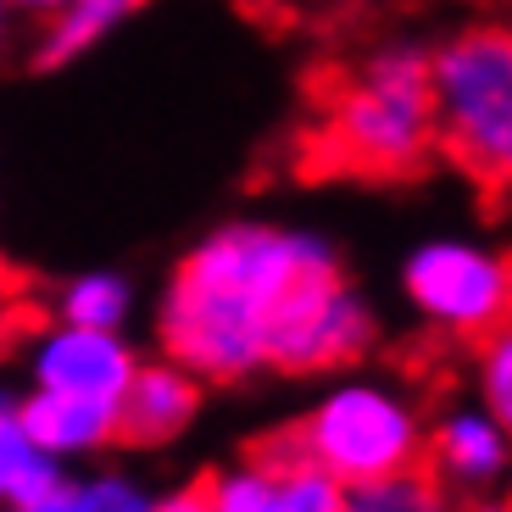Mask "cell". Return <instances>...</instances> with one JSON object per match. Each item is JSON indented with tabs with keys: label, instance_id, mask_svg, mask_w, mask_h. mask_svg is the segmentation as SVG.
I'll list each match as a JSON object with an SVG mask.
<instances>
[{
	"label": "cell",
	"instance_id": "cell-16",
	"mask_svg": "<svg viewBox=\"0 0 512 512\" xmlns=\"http://www.w3.org/2000/svg\"><path fill=\"white\" fill-rule=\"evenodd\" d=\"M0 512H95L90 507V479H62L51 496L23 501V507H0Z\"/></svg>",
	"mask_w": 512,
	"mask_h": 512
},
{
	"label": "cell",
	"instance_id": "cell-10",
	"mask_svg": "<svg viewBox=\"0 0 512 512\" xmlns=\"http://www.w3.org/2000/svg\"><path fill=\"white\" fill-rule=\"evenodd\" d=\"M17 418H23V435L34 440L45 457L62 462V468L73 457H95V451L117 446V407H106V401L28 390V396L17 401Z\"/></svg>",
	"mask_w": 512,
	"mask_h": 512
},
{
	"label": "cell",
	"instance_id": "cell-2",
	"mask_svg": "<svg viewBox=\"0 0 512 512\" xmlns=\"http://www.w3.org/2000/svg\"><path fill=\"white\" fill-rule=\"evenodd\" d=\"M435 101H429V45L379 39L340 73L323 101L318 156L357 179H407L435 162Z\"/></svg>",
	"mask_w": 512,
	"mask_h": 512
},
{
	"label": "cell",
	"instance_id": "cell-8",
	"mask_svg": "<svg viewBox=\"0 0 512 512\" xmlns=\"http://www.w3.org/2000/svg\"><path fill=\"white\" fill-rule=\"evenodd\" d=\"M201 401H206V384L195 373H184L167 357H151V362L140 357L123 401H117V446H134V451L173 446L201 418Z\"/></svg>",
	"mask_w": 512,
	"mask_h": 512
},
{
	"label": "cell",
	"instance_id": "cell-6",
	"mask_svg": "<svg viewBox=\"0 0 512 512\" xmlns=\"http://www.w3.org/2000/svg\"><path fill=\"white\" fill-rule=\"evenodd\" d=\"M140 368V351L123 329H78V323H51L28 346V390L45 396H78L117 407Z\"/></svg>",
	"mask_w": 512,
	"mask_h": 512
},
{
	"label": "cell",
	"instance_id": "cell-19",
	"mask_svg": "<svg viewBox=\"0 0 512 512\" xmlns=\"http://www.w3.org/2000/svg\"><path fill=\"white\" fill-rule=\"evenodd\" d=\"M6 6H12V17H39V23H45V17L62 12L67 0H6Z\"/></svg>",
	"mask_w": 512,
	"mask_h": 512
},
{
	"label": "cell",
	"instance_id": "cell-18",
	"mask_svg": "<svg viewBox=\"0 0 512 512\" xmlns=\"http://www.w3.org/2000/svg\"><path fill=\"white\" fill-rule=\"evenodd\" d=\"M17 401H23V396H17L12 384H0V446H12V440L23 435V418H17Z\"/></svg>",
	"mask_w": 512,
	"mask_h": 512
},
{
	"label": "cell",
	"instance_id": "cell-9",
	"mask_svg": "<svg viewBox=\"0 0 512 512\" xmlns=\"http://www.w3.org/2000/svg\"><path fill=\"white\" fill-rule=\"evenodd\" d=\"M423 462L440 490L485 496L507 474V423L485 407H451L423 429Z\"/></svg>",
	"mask_w": 512,
	"mask_h": 512
},
{
	"label": "cell",
	"instance_id": "cell-14",
	"mask_svg": "<svg viewBox=\"0 0 512 512\" xmlns=\"http://www.w3.org/2000/svg\"><path fill=\"white\" fill-rule=\"evenodd\" d=\"M62 479H67V468L56 457H45L28 435H17L12 446H0V507H23V501L51 496Z\"/></svg>",
	"mask_w": 512,
	"mask_h": 512
},
{
	"label": "cell",
	"instance_id": "cell-21",
	"mask_svg": "<svg viewBox=\"0 0 512 512\" xmlns=\"http://www.w3.org/2000/svg\"><path fill=\"white\" fill-rule=\"evenodd\" d=\"M0 346H6V312H0Z\"/></svg>",
	"mask_w": 512,
	"mask_h": 512
},
{
	"label": "cell",
	"instance_id": "cell-11",
	"mask_svg": "<svg viewBox=\"0 0 512 512\" xmlns=\"http://www.w3.org/2000/svg\"><path fill=\"white\" fill-rule=\"evenodd\" d=\"M140 12H145V0H67L62 12L45 17V28H39L34 67L56 73L67 62H84L95 45H106L117 28H128Z\"/></svg>",
	"mask_w": 512,
	"mask_h": 512
},
{
	"label": "cell",
	"instance_id": "cell-15",
	"mask_svg": "<svg viewBox=\"0 0 512 512\" xmlns=\"http://www.w3.org/2000/svg\"><path fill=\"white\" fill-rule=\"evenodd\" d=\"M479 401L490 418H512V334L496 329L479 340Z\"/></svg>",
	"mask_w": 512,
	"mask_h": 512
},
{
	"label": "cell",
	"instance_id": "cell-20",
	"mask_svg": "<svg viewBox=\"0 0 512 512\" xmlns=\"http://www.w3.org/2000/svg\"><path fill=\"white\" fill-rule=\"evenodd\" d=\"M6 39H12V6L0 0V51H6Z\"/></svg>",
	"mask_w": 512,
	"mask_h": 512
},
{
	"label": "cell",
	"instance_id": "cell-7",
	"mask_svg": "<svg viewBox=\"0 0 512 512\" xmlns=\"http://www.w3.org/2000/svg\"><path fill=\"white\" fill-rule=\"evenodd\" d=\"M206 485L212 512H340L346 490L301 462L290 435H273L262 451L218 468Z\"/></svg>",
	"mask_w": 512,
	"mask_h": 512
},
{
	"label": "cell",
	"instance_id": "cell-4",
	"mask_svg": "<svg viewBox=\"0 0 512 512\" xmlns=\"http://www.w3.org/2000/svg\"><path fill=\"white\" fill-rule=\"evenodd\" d=\"M423 412L390 379L346 373L334 379L301 418L284 429L307 468L334 479L340 490L423 468Z\"/></svg>",
	"mask_w": 512,
	"mask_h": 512
},
{
	"label": "cell",
	"instance_id": "cell-13",
	"mask_svg": "<svg viewBox=\"0 0 512 512\" xmlns=\"http://www.w3.org/2000/svg\"><path fill=\"white\" fill-rule=\"evenodd\" d=\"M340 512H457V507H451V490H440L423 468H407V474L373 479V485H351L340 496Z\"/></svg>",
	"mask_w": 512,
	"mask_h": 512
},
{
	"label": "cell",
	"instance_id": "cell-3",
	"mask_svg": "<svg viewBox=\"0 0 512 512\" xmlns=\"http://www.w3.org/2000/svg\"><path fill=\"white\" fill-rule=\"evenodd\" d=\"M435 145L474 184L501 190L512 173V34L501 23H462L429 45Z\"/></svg>",
	"mask_w": 512,
	"mask_h": 512
},
{
	"label": "cell",
	"instance_id": "cell-5",
	"mask_svg": "<svg viewBox=\"0 0 512 512\" xmlns=\"http://www.w3.org/2000/svg\"><path fill=\"white\" fill-rule=\"evenodd\" d=\"M401 295L423 329L446 340H485L507 329L512 268L507 251L474 234H429L401 256Z\"/></svg>",
	"mask_w": 512,
	"mask_h": 512
},
{
	"label": "cell",
	"instance_id": "cell-17",
	"mask_svg": "<svg viewBox=\"0 0 512 512\" xmlns=\"http://www.w3.org/2000/svg\"><path fill=\"white\" fill-rule=\"evenodd\" d=\"M151 512H212V501H206V485L195 479V485H179L173 496H162V501L151 496Z\"/></svg>",
	"mask_w": 512,
	"mask_h": 512
},
{
	"label": "cell",
	"instance_id": "cell-1",
	"mask_svg": "<svg viewBox=\"0 0 512 512\" xmlns=\"http://www.w3.org/2000/svg\"><path fill=\"white\" fill-rule=\"evenodd\" d=\"M162 357L201 384L340 373L379 346V312L329 234L229 218L179 256L156 301Z\"/></svg>",
	"mask_w": 512,
	"mask_h": 512
},
{
	"label": "cell",
	"instance_id": "cell-12",
	"mask_svg": "<svg viewBox=\"0 0 512 512\" xmlns=\"http://www.w3.org/2000/svg\"><path fill=\"white\" fill-rule=\"evenodd\" d=\"M134 318V284L117 268H84L56 290V323L78 329H123Z\"/></svg>",
	"mask_w": 512,
	"mask_h": 512
}]
</instances>
